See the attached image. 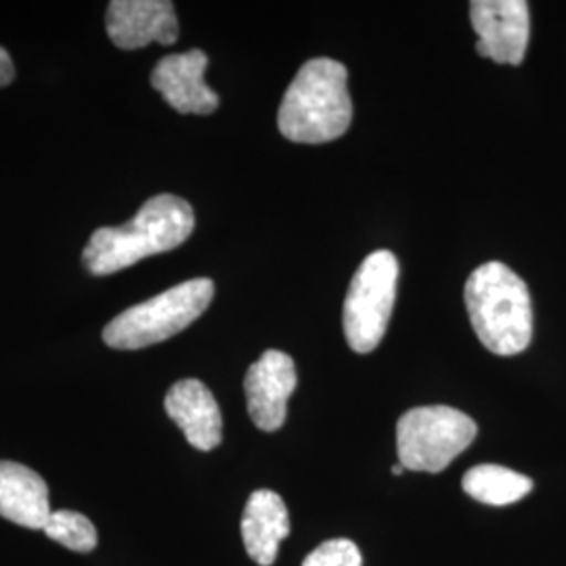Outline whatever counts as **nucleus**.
<instances>
[{
    "label": "nucleus",
    "mask_w": 566,
    "mask_h": 566,
    "mask_svg": "<svg viewBox=\"0 0 566 566\" xmlns=\"http://www.w3.org/2000/svg\"><path fill=\"white\" fill-rule=\"evenodd\" d=\"M364 558L359 547L350 539H329L322 546L315 547L306 558L303 566H361Z\"/></svg>",
    "instance_id": "nucleus-16"
},
{
    "label": "nucleus",
    "mask_w": 566,
    "mask_h": 566,
    "mask_svg": "<svg viewBox=\"0 0 566 566\" xmlns=\"http://www.w3.org/2000/svg\"><path fill=\"white\" fill-rule=\"evenodd\" d=\"M13 78H15V67H13L11 55L0 46V88L11 84Z\"/></svg>",
    "instance_id": "nucleus-17"
},
{
    "label": "nucleus",
    "mask_w": 566,
    "mask_h": 566,
    "mask_svg": "<svg viewBox=\"0 0 566 566\" xmlns=\"http://www.w3.org/2000/svg\"><path fill=\"white\" fill-rule=\"evenodd\" d=\"M206 67L208 57L200 49L168 55L154 67L151 86L179 114H212L219 107V95L203 81Z\"/></svg>",
    "instance_id": "nucleus-10"
},
{
    "label": "nucleus",
    "mask_w": 566,
    "mask_h": 566,
    "mask_svg": "<svg viewBox=\"0 0 566 566\" xmlns=\"http://www.w3.org/2000/svg\"><path fill=\"white\" fill-rule=\"evenodd\" d=\"M290 535V514L275 491L259 489L243 507L242 539L248 556L259 566L277 560L280 544Z\"/></svg>",
    "instance_id": "nucleus-13"
},
{
    "label": "nucleus",
    "mask_w": 566,
    "mask_h": 566,
    "mask_svg": "<svg viewBox=\"0 0 566 566\" xmlns=\"http://www.w3.org/2000/svg\"><path fill=\"white\" fill-rule=\"evenodd\" d=\"M465 493L486 506H507L533 491V481L510 468L481 464L470 468L462 479Z\"/></svg>",
    "instance_id": "nucleus-14"
},
{
    "label": "nucleus",
    "mask_w": 566,
    "mask_h": 566,
    "mask_svg": "<svg viewBox=\"0 0 566 566\" xmlns=\"http://www.w3.org/2000/svg\"><path fill=\"white\" fill-rule=\"evenodd\" d=\"M348 72L343 63L306 61L283 95L277 126L287 142L327 143L343 137L353 120Z\"/></svg>",
    "instance_id": "nucleus-2"
},
{
    "label": "nucleus",
    "mask_w": 566,
    "mask_h": 566,
    "mask_svg": "<svg viewBox=\"0 0 566 566\" xmlns=\"http://www.w3.org/2000/svg\"><path fill=\"white\" fill-rule=\"evenodd\" d=\"M470 21L479 36L476 53L495 63L525 61L531 20L525 0H474Z\"/></svg>",
    "instance_id": "nucleus-7"
},
{
    "label": "nucleus",
    "mask_w": 566,
    "mask_h": 566,
    "mask_svg": "<svg viewBox=\"0 0 566 566\" xmlns=\"http://www.w3.org/2000/svg\"><path fill=\"white\" fill-rule=\"evenodd\" d=\"M164 407L168 418L179 426L189 446L200 451H212L223 441V416L210 388L187 378L168 390Z\"/></svg>",
    "instance_id": "nucleus-11"
},
{
    "label": "nucleus",
    "mask_w": 566,
    "mask_h": 566,
    "mask_svg": "<svg viewBox=\"0 0 566 566\" xmlns=\"http://www.w3.org/2000/svg\"><path fill=\"white\" fill-rule=\"evenodd\" d=\"M468 317L486 350L514 357L533 338V304L528 287L504 263L479 266L465 282Z\"/></svg>",
    "instance_id": "nucleus-3"
},
{
    "label": "nucleus",
    "mask_w": 566,
    "mask_h": 566,
    "mask_svg": "<svg viewBox=\"0 0 566 566\" xmlns=\"http://www.w3.org/2000/svg\"><path fill=\"white\" fill-rule=\"evenodd\" d=\"M105 28L112 42L124 51L151 42L172 44L179 39V20L168 0H114L107 7Z\"/></svg>",
    "instance_id": "nucleus-9"
},
{
    "label": "nucleus",
    "mask_w": 566,
    "mask_h": 566,
    "mask_svg": "<svg viewBox=\"0 0 566 566\" xmlns=\"http://www.w3.org/2000/svg\"><path fill=\"white\" fill-rule=\"evenodd\" d=\"M53 510L49 500V486L41 474L18 462H0V516L42 531Z\"/></svg>",
    "instance_id": "nucleus-12"
},
{
    "label": "nucleus",
    "mask_w": 566,
    "mask_h": 566,
    "mask_svg": "<svg viewBox=\"0 0 566 566\" xmlns=\"http://www.w3.org/2000/svg\"><path fill=\"white\" fill-rule=\"evenodd\" d=\"M196 217L182 198L160 193L143 203L130 223L97 229L84 248L82 261L93 275H112L179 248L191 235Z\"/></svg>",
    "instance_id": "nucleus-1"
},
{
    "label": "nucleus",
    "mask_w": 566,
    "mask_h": 566,
    "mask_svg": "<svg viewBox=\"0 0 566 566\" xmlns=\"http://www.w3.org/2000/svg\"><path fill=\"white\" fill-rule=\"evenodd\" d=\"M403 465L397 464L395 468H392V474H397V476H399V474H403Z\"/></svg>",
    "instance_id": "nucleus-18"
},
{
    "label": "nucleus",
    "mask_w": 566,
    "mask_h": 566,
    "mask_svg": "<svg viewBox=\"0 0 566 566\" xmlns=\"http://www.w3.org/2000/svg\"><path fill=\"white\" fill-rule=\"evenodd\" d=\"M42 531L49 539L81 554L93 552L99 542L95 525L84 514L72 512V510L53 512Z\"/></svg>",
    "instance_id": "nucleus-15"
},
{
    "label": "nucleus",
    "mask_w": 566,
    "mask_h": 566,
    "mask_svg": "<svg viewBox=\"0 0 566 566\" xmlns=\"http://www.w3.org/2000/svg\"><path fill=\"white\" fill-rule=\"evenodd\" d=\"M476 439V424L462 411L432 405L405 411L397 424L399 464L413 472L446 470Z\"/></svg>",
    "instance_id": "nucleus-5"
},
{
    "label": "nucleus",
    "mask_w": 566,
    "mask_h": 566,
    "mask_svg": "<svg viewBox=\"0 0 566 566\" xmlns=\"http://www.w3.org/2000/svg\"><path fill=\"white\" fill-rule=\"evenodd\" d=\"M296 365L282 350H266L254 365H250L243 390L248 413L256 428L275 432L287 418V399L296 390Z\"/></svg>",
    "instance_id": "nucleus-8"
},
{
    "label": "nucleus",
    "mask_w": 566,
    "mask_h": 566,
    "mask_svg": "<svg viewBox=\"0 0 566 566\" xmlns=\"http://www.w3.org/2000/svg\"><path fill=\"white\" fill-rule=\"evenodd\" d=\"M399 282V261L392 252L378 250L357 269L346 301L343 325L346 343L355 353H371L385 338Z\"/></svg>",
    "instance_id": "nucleus-6"
},
{
    "label": "nucleus",
    "mask_w": 566,
    "mask_h": 566,
    "mask_svg": "<svg viewBox=\"0 0 566 566\" xmlns=\"http://www.w3.org/2000/svg\"><path fill=\"white\" fill-rule=\"evenodd\" d=\"M214 298V283L206 277L179 283L163 294L135 304L103 329V343L118 350H139L164 343L200 319Z\"/></svg>",
    "instance_id": "nucleus-4"
}]
</instances>
